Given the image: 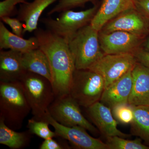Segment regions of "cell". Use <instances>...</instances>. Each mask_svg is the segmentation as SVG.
<instances>
[{
  "instance_id": "cell-13",
  "label": "cell",
  "mask_w": 149,
  "mask_h": 149,
  "mask_svg": "<svg viewBox=\"0 0 149 149\" xmlns=\"http://www.w3.org/2000/svg\"><path fill=\"white\" fill-rule=\"evenodd\" d=\"M132 85L128 104L149 106V69L137 62L132 69Z\"/></svg>"
},
{
  "instance_id": "cell-3",
  "label": "cell",
  "mask_w": 149,
  "mask_h": 149,
  "mask_svg": "<svg viewBox=\"0 0 149 149\" xmlns=\"http://www.w3.org/2000/svg\"><path fill=\"white\" fill-rule=\"evenodd\" d=\"M20 81L31 107L33 118L45 120L55 95L52 83L46 77L27 71Z\"/></svg>"
},
{
  "instance_id": "cell-23",
  "label": "cell",
  "mask_w": 149,
  "mask_h": 149,
  "mask_svg": "<svg viewBox=\"0 0 149 149\" xmlns=\"http://www.w3.org/2000/svg\"><path fill=\"white\" fill-rule=\"evenodd\" d=\"M49 123L45 120H38L32 118L29 119L27 127L30 133L45 140L57 137L55 131L50 129Z\"/></svg>"
},
{
  "instance_id": "cell-12",
  "label": "cell",
  "mask_w": 149,
  "mask_h": 149,
  "mask_svg": "<svg viewBox=\"0 0 149 149\" xmlns=\"http://www.w3.org/2000/svg\"><path fill=\"white\" fill-rule=\"evenodd\" d=\"M88 113L96 127L106 137L118 136L126 138L129 135L117 128V122L112 113L111 109L100 101L88 108Z\"/></svg>"
},
{
  "instance_id": "cell-17",
  "label": "cell",
  "mask_w": 149,
  "mask_h": 149,
  "mask_svg": "<svg viewBox=\"0 0 149 149\" xmlns=\"http://www.w3.org/2000/svg\"><path fill=\"white\" fill-rule=\"evenodd\" d=\"M57 1L59 0H33L31 2L20 4L17 18L24 22L23 34L36 30L44 11Z\"/></svg>"
},
{
  "instance_id": "cell-7",
  "label": "cell",
  "mask_w": 149,
  "mask_h": 149,
  "mask_svg": "<svg viewBox=\"0 0 149 149\" xmlns=\"http://www.w3.org/2000/svg\"><path fill=\"white\" fill-rule=\"evenodd\" d=\"M80 106L70 94L56 97L48 109L49 113L56 121L68 127L79 126L92 133L97 129L85 118Z\"/></svg>"
},
{
  "instance_id": "cell-25",
  "label": "cell",
  "mask_w": 149,
  "mask_h": 149,
  "mask_svg": "<svg viewBox=\"0 0 149 149\" xmlns=\"http://www.w3.org/2000/svg\"><path fill=\"white\" fill-rule=\"evenodd\" d=\"M112 114L118 122L124 124L131 123L133 119V107L128 104H120L112 109Z\"/></svg>"
},
{
  "instance_id": "cell-9",
  "label": "cell",
  "mask_w": 149,
  "mask_h": 149,
  "mask_svg": "<svg viewBox=\"0 0 149 149\" xmlns=\"http://www.w3.org/2000/svg\"><path fill=\"white\" fill-rule=\"evenodd\" d=\"M118 30L145 38L149 32V18L136 8L130 9L109 22L100 32L107 34Z\"/></svg>"
},
{
  "instance_id": "cell-5",
  "label": "cell",
  "mask_w": 149,
  "mask_h": 149,
  "mask_svg": "<svg viewBox=\"0 0 149 149\" xmlns=\"http://www.w3.org/2000/svg\"><path fill=\"white\" fill-rule=\"evenodd\" d=\"M105 88L103 78L97 72L75 69L69 94L80 106L88 108L100 101Z\"/></svg>"
},
{
  "instance_id": "cell-15",
  "label": "cell",
  "mask_w": 149,
  "mask_h": 149,
  "mask_svg": "<svg viewBox=\"0 0 149 149\" xmlns=\"http://www.w3.org/2000/svg\"><path fill=\"white\" fill-rule=\"evenodd\" d=\"M132 70L105 88L100 101L111 109L118 105L128 104L132 89Z\"/></svg>"
},
{
  "instance_id": "cell-4",
  "label": "cell",
  "mask_w": 149,
  "mask_h": 149,
  "mask_svg": "<svg viewBox=\"0 0 149 149\" xmlns=\"http://www.w3.org/2000/svg\"><path fill=\"white\" fill-rule=\"evenodd\" d=\"M99 32L90 24L78 30L68 40L75 69H89L104 54L100 45Z\"/></svg>"
},
{
  "instance_id": "cell-1",
  "label": "cell",
  "mask_w": 149,
  "mask_h": 149,
  "mask_svg": "<svg viewBox=\"0 0 149 149\" xmlns=\"http://www.w3.org/2000/svg\"><path fill=\"white\" fill-rule=\"evenodd\" d=\"M34 33L39 48L45 53L49 60L55 98L68 95L75 70L68 43L47 29L38 28Z\"/></svg>"
},
{
  "instance_id": "cell-8",
  "label": "cell",
  "mask_w": 149,
  "mask_h": 149,
  "mask_svg": "<svg viewBox=\"0 0 149 149\" xmlns=\"http://www.w3.org/2000/svg\"><path fill=\"white\" fill-rule=\"evenodd\" d=\"M137 63L133 54H104L88 69L103 77L106 88L133 69Z\"/></svg>"
},
{
  "instance_id": "cell-16",
  "label": "cell",
  "mask_w": 149,
  "mask_h": 149,
  "mask_svg": "<svg viewBox=\"0 0 149 149\" xmlns=\"http://www.w3.org/2000/svg\"><path fill=\"white\" fill-rule=\"evenodd\" d=\"M22 53L9 50L0 52V81H19L27 71L22 63Z\"/></svg>"
},
{
  "instance_id": "cell-14",
  "label": "cell",
  "mask_w": 149,
  "mask_h": 149,
  "mask_svg": "<svg viewBox=\"0 0 149 149\" xmlns=\"http://www.w3.org/2000/svg\"><path fill=\"white\" fill-rule=\"evenodd\" d=\"M136 8L135 0H102L90 24L100 32L109 22L120 13Z\"/></svg>"
},
{
  "instance_id": "cell-20",
  "label": "cell",
  "mask_w": 149,
  "mask_h": 149,
  "mask_svg": "<svg viewBox=\"0 0 149 149\" xmlns=\"http://www.w3.org/2000/svg\"><path fill=\"white\" fill-rule=\"evenodd\" d=\"M32 134L29 130L17 132L0 119V144L12 149H20L29 145Z\"/></svg>"
},
{
  "instance_id": "cell-6",
  "label": "cell",
  "mask_w": 149,
  "mask_h": 149,
  "mask_svg": "<svg viewBox=\"0 0 149 149\" xmlns=\"http://www.w3.org/2000/svg\"><path fill=\"white\" fill-rule=\"evenodd\" d=\"M100 3L80 11L69 10L60 13L56 19L44 18L41 20L47 29L55 35L68 40L79 29L90 24L95 16Z\"/></svg>"
},
{
  "instance_id": "cell-31",
  "label": "cell",
  "mask_w": 149,
  "mask_h": 149,
  "mask_svg": "<svg viewBox=\"0 0 149 149\" xmlns=\"http://www.w3.org/2000/svg\"><path fill=\"white\" fill-rule=\"evenodd\" d=\"M141 48L144 51L149 52V32L147 36L145 37Z\"/></svg>"
},
{
  "instance_id": "cell-22",
  "label": "cell",
  "mask_w": 149,
  "mask_h": 149,
  "mask_svg": "<svg viewBox=\"0 0 149 149\" xmlns=\"http://www.w3.org/2000/svg\"><path fill=\"white\" fill-rule=\"evenodd\" d=\"M109 149H149V146L143 144L141 139L129 140L118 136L107 137Z\"/></svg>"
},
{
  "instance_id": "cell-28",
  "label": "cell",
  "mask_w": 149,
  "mask_h": 149,
  "mask_svg": "<svg viewBox=\"0 0 149 149\" xmlns=\"http://www.w3.org/2000/svg\"><path fill=\"white\" fill-rule=\"evenodd\" d=\"M53 138L45 139L41 145H40V149H68V146H64L58 143L56 140H54Z\"/></svg>"
},
{
  "instance_id": "cell-29",
  "label": "cell",
  "mask_w": 149,
  "mask_h": 149,
  "mask_svg": "<svg viewBox=\"0 0 149 149\" xmlns=\"http://www.w3.org/2000/svg\"><path fill=\"white\" fill-rule=\"evenodd\" d=\"M133 54L137 62L149 69V52L144 51L141 48Z\"/></svg>"
},
{
  "instance_id": "cell-19",
  "label": "cell",
  "mask_w": 149,
  "mask_h": 149,
  "mask_svg": "<svg viewBox=\"0 0 149 149\" xmlns=\"http://www.w3.org/2000/svg\"><path fill=\"white\" fill-rule=\"evenodd\" d=\"M22 61L26 71L46 77L52 83L50 66L47 57L40 48L22 54Z\"/></svg>"
},
{
  "instance_id": "cell-24",
  "label": "cell",
  "mask_w": 149,
  "mask_h": 149,
  "mask_svg": "<svg viewBox=\"0 0 149 149\" xmlns=\"http://www.w3.org/2000/svg\"><path fill=\"white\" fill-rule=\"evenodd\" d=\"M91 3L94 5L99 3L98 0H59L57 4L48 13V15L54 13L62 12L79 7H83L87 3Z\"/></svg>"
},
{
  "instance_id": "cell-30",
  "label": "cell",
  "mask_w": 149,
  "mask_h": 149,
  "mask_svg": "<svg viewBox=\"0 0 149 149\" xmlns=\"http://www.w3.org/2000/svg\"><path fill=\"white\" fill-rule=\"evenodd\" d=\"M136 8L149 18V0H135Z\"/></svg>"
},
{
  "instance_id": "cell-10",
  "label": "cell",
  "mask_w": 149,
  "mask_h": 149,
  "mask_svg": "<svg viewBox=\"0 0 149 149\" xmlns=\"http://www.w3.org/2000/svg\"><path fill=\"white\" fill-rule=\"evenodd\" d=\"M45 120L53 126L57 137L67 140L77 148L109 149L107 143L90 136L85 128L79 126L68 127L61 125L51 116L49 111Z\"/></svg>"
},
{
  "instance_id": "cell-21",
  "label": "cell",
  "mask_w": 149,
  "mask_h": 149,
  "mask_svg": "<svg viewBox=\"0 0 149 149\" xmlns=\"http://www.w3.org/2000/svg\"><path fill=\"white\" fill-rule=\"evenodd\" d=\"M133 119L131 123L132 134L143 140L149 146V106H133Z\"/></svg>"
},
{
  "instance_id": "cell-11",
  "label": "cell",
  "mask_w": 149,
  "mask_h": 149,
  "mask_svg": "<svg viewBox=\"0 0 149 149\" xmlns=\"http://www.w3.org/2000/svg\"><path fill=\"white\" fill-rule=\"evenodd\" d=\"M102 50L105 54H133L141 48L144 37L125 31L99 32Z\"/></svg>"
},
{
  "instance_id": "cell-26",
  "label": "cell",
  "mask_w": 149,
  "mask_h": 149,
  "mask_svg": "<svg viewBox=\"0 0 149 149\" xmlns=\"http://www.w3.org/2000/svg\"><path fill=\"white\" fill-rule=\"evenodd\" d=\"M26 0H3L0 2V18L3 17L13 16L17 13L16 5L25 3Z\"/></svg>"
},
{
  "instance_id": "cell-2",
  "label": "cell",
  "mask_w": 149,
  "mask_h": 149,
  "mask_svg": "<svg viewBox=\"0 0 149 149\" xmlns=\"http://www.w3.org/2000/svg\"><path fill=\"white\" fill-rule=\"evenodd\" d=\"M31 107L19 81H0V119L16 130L22 127Z\"/></svg>"
},
{
  "instance_id": "cell-27",
  "label": "cell",
  "mask_w": 149,
  "mask_h": 149,
  "mask_svg": "<svg viewBox=\"0 0 149 149\" xmlns=\"http://www.w3.org/2000/svg\"><path fill=\"white\" fill-rule=\"evenodd\" d=\"M0 18L1 21L10 27L14 34L23 37L24 24L18 18H12L10 17H3Z\"/></svg>"
},
{
  "instance_id": "cell-18",
  "label": "cell",
  "mask_w": 149,
  "mask_h": 149,
  "mask_svg": "<svg viewBox=\"0 0 149 149\" xmlns=\"http://www.w3.org/2000/svg\"><path fill=\"white\" fill-rule=\"evenodd\" d=\"M39 48L37 37L34 36L28 39H23L12 33L6 27L2 21L0 22V50L6 49L24 53Z\"/></svg>"
}]
</instances>
